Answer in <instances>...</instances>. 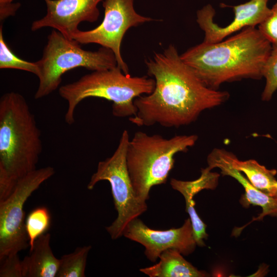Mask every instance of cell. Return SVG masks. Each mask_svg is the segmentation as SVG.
<instances>
[{
	"mask_svg": "<svg viewBox=\"0 0 277 277\" xmlns=\"http://www.w3.org/2000/svg\"><path fill=\"white\" fill-rule=\"evenodd\" d=\"M145 64L148 74L154 77L155 87L151 93L134 100L137 111L129 120L138 126L187 125L204 110L221 105L229 97L228 92L207 86L182 60L172 44L146 60Z\"/></svg>",
	"mask_w": 277,
	"mask_h": 277,
	"instance_id": "obj_1",
	"label": "cell"
},
{
	"mask_svg": "<svg viewBox=\"0 0 277 277\" xmlns=\"http://www.w3.org/2000/svg\"><path fill=\"white\" fill-rule=\"evenodd\" d=\"M272 48L258 28L248 27L225 41L203 42L180 57L207 86L217 89L225 82L261 78Z\"/></svg>",
	"mask_w": 277,
	"mask_h": 277,
	"instance_id": "obj_2",
	"label": "cell"
},
{
	"mask_svg": "<svg viewBox=\"0 0 277 277\" xmlns=\"http://www.w3.org/2000/svg\"><path fill=\"white\" fill-rule=\"evenodd\" d=\"M43 145L41 132L25 97L9 92L0 99V201L17 182L36 169Z\"/></svg>",
	"mask_w": 277,
	"mask_h": 277,
	"instance_id": "obj_3",
	"label": "cell"
},
{
	"mask_svg": "<svg viewBox=\"0 0 277 277\" xmlns=\"http://www.w3.org/2000/svg\"><path fill=\"white\" fill-rule=\"evenodd\" d=\"M154 87V78L126 74L117 66L84 75L74 82L61 86L58 93L67 103L65 122L72 125L75 122L74 113L78 105L89 97L112 102V112L116 117L134 116L137 109L134 100L151 93Z\"/></svg>",
	"mask_w": 277,
	"mask_h": 277,
	"instance_id": "obj_4",
	"label": "cell"
},
{
	"mask_svg": "<svg viewBox=\"0 0 277 277\" xmlns=\"http://www.w3.org/2000/svg\"><path fill=\"white\" fill-rule=\"evenodd\" d=\"M195 134L165 138L159 134L136 132L130 139L126 154L129 175L136 196L146 201L151 188L165 184L174 164V156L195 144Z\"/></svg>",
	"mask_w": 277,
	"mask_h": 277,
	"instance_id": "obj_5",
	"label": "cell"
},
{
	"mask_svg": "<svg viewBox=\"0 0 277 277\" xmlns=\"http://www.w3.org/2000/svg\"><path fill=\"white\" fill-rule=\"evenodd\" d=\"M80 44L56 30L51 31L41 58L35 62L38 85L34 98L44 97L56 90L63 75L70 70L83 67L94 71L117 66L115 55L111 49L102 47L96 51L86 50Z\"/></svg>",
	"mask_w": 277,
	"mask_h": 277,
	"instance_id": "obj_6",
	"label": "cell"
},
{
	"mask_svg": "<svg viewBox=\"0 0 277 277\" xmlns=\"http://www.w3.org/2000/svg\"><path fill=\"white\" fill-rule=\"evenodd\" d=\"M129 141L128 132L124 130L113 154L98 163L87 185L88 189L92 190L100 181L110 183L117 216L106 229L113 240L123 235L127 224L147 209L146 202L136 196L129 175L126 154Z\"/></svg>",
	"mask_w": 277,
	"mask_h": 277,
	"instance_id": "obj_7",
	"label": "cell"
},
{
	"mask_svg": "<svg viewBox=\"0 0 277 277\" xmlns=\"http://www.w3.org/2000/svg\"><path fill=\"white\" fill-rule=\"evenodd\" d=\"M54 173L51 166L34 170L18 180L10 195L0 201V260L18 254L29 246L25 228V203Z\"/></svg>",
	"mask_w": 277,
	"mask_h": 277,
	"instance_id": "obj_8",
	"label": "cell"
},
{
	"mask_svg": "<svg viewBox=\"0 0 277 277\" xmlns=\"http://www.w3.org/2000/svg\"><path fill=\"white\" fill-rule=\"evenodd\" d=\"M103 6L104 17L102 23L92 30H78L73 33L72 39L81 44H97L111 49L115 55L117 66L125 74H129L121 51L123 37L130 28L154 19L137 13L134 0H103Z\"/></svg>",
	"mask_w": 277,
	"mask_h": 277,
	"instance_id": "obj_9",
	"label": "cell"
},
{
	"mask_svg": "<svg viewBox=\"0 0 277 277\" xmlns=\"http://www.w3.org/2000/svg\"><path fill=\"white\" fill-rule=\"evenodd\" d=\"M123 235L144 246L145 255L152 262L168 249H174L188 255L197 245L190 218L180 228L160 230L149 228L137 217L127 224Z\"/></svg>",
	"mask_w": 277,
	"mask_h": 277,
	"instance_id": "obj_10",
	"label": "cell"
},
{
	"mask_svg": "<svg viewBox=\"0 0 277 277\" xmlns=\"http://www.w3.org/2000/svg\"><path fill=\"white\" fill-rule=\"evenodd\" d=\"M268 0H250L235 6H230L234 12L233 21L229 25L220 27L213 21L215 10L210 5L204 6L196 12V22L204 32L203 42L213 44L220 42L227 36L243 29L255 27L270 14Z\"/></svg>",
	"mask_w": 277,
	"mask_h": 277,
	"instance_id": "obj_11",
	"label": "cell"
},
{
	"mask_svg": "<svg viewBox=\"0 0 277 277\" xmlns=\"http://www.w3.org/2000/svg\"><path fill=\"white\" fill-rule=\"evenodd\" d=\"M46 13L34 21L31 29L35 31L51 27L66 37L72 39V35L79 29L83 22L93 23L99 17L98 4L103 0H44Z\"/></svg>",
	"mask_w": 277,
	"mask_h": 277,
	"instance_id": "obj_12",
	"label": "cell"
},
{
	"mask_svg": "<svg viewBox=\"0 0 277 277\" xmlns=\"http://www.w3.org/2000/svg\"><path fill=\"white\" fill-rule=\"evenodd\" d=\"M229 152L215 149L208 156V168H218L223 175H228L237 180L244 187L245 194L242 203L245 206L252 205L262 208V212L253 221L262 220L265 216L277 218V202L271 196L255 188L241 172L234 169L229 159Z\"/></svg>",
	"mask_w": 277,
	"mask_h": 277,
	"instance_id": "obj_13",
	"label": "cell"
},
{
	"mask_svg": "<svg viewBox=\"0 0 277 277\" xmlns=\"http://www.w3.org/2000/svg\"><path fill=\"white\" fill-rule=\"evenodd\" d=\"M50 239V234L46 233L35 241L29 255L21 261L23 277L56 276L60 259L52 252Z\"/></svg>",
	"mask_w": 277,
	"mask_h": 277,
	"instance_id": "obj_14",
	"label": "cell"
},
{
	"mask_svg": "<svg viewBox=\"0 0 277 277\" xmlns=\"http://www.w3.org/2000/svg\"><path fill=\"white\" fill-rule=\"evenodd\" d=\"M177 250L168 249L160 255L158 263L140 271L150 277H204L207 274L199 270Z\"/></svg>",
	"mask_w": 277,
	"mask_h": 277,
	"instance_id": "obj_15",
	"label": "cell"
},
{
	"mask_svg": "<svg viewBox=\"0 0 277 277\" xmlns=\"http://www.w3.org/2000/svg\"><path fill=\"white\" fill-rule=\"evenodd\" d=\"M229 159L232 166L243 172L250 183L261 191L271 195L273 187L276 182L275 169H268L254 160L242 161L229 152Z\"/></svg>",
	"mask_w": 277,
	"mask_h": 277,
	"instance_id": "obj_16",
	"label": "cell"
},
{
	"mask_svg": "<svg viewBox=\"0 0 277 277\" xmlns=\"http://www.w3.org/2000/svg\"><path fill=\"white\" fill-rule=\"evenodd\" d=\"M90 245L78 247L60 259L57 277H85L87 258Z\"/></svg>",
	"mask_w": 277,
	"mask_h": 277,
	"instance_id": "obj_17",
	"label": "cell"
},
{
	"mask_svg": "<svg viewBox=\"0 0 277 277\" xmlns=\"http://www.w3.org/2000/svg\"><path fill=\"white\" fill-rule=\"evenodd\" d=\"M51 221L50 212L46 207H37L29 213L25 221V228L30 251L33 249L35 241L49 229Z\"/></svg>",
	"mask_w": 277,
	"mask_h": 277,
	"instance_id": "obj_18",
	"label": "cell"
},
{
	"mask_svg": "<svg viewBox=\"0 0 277 277\" xmlns=\"http://www.w3.org/2000/svg\"><path fill=\"white\" fill-rule=\"evenodd\" d=\"M0 69H14L28 71L37 76L38 68L35 62L19 58L10 49L4 40L3 27H0Z\"/></svg>",
	"mask_w": 277,
	"mask_h": 277,
	"instance_id": "obj_19",
	"label": "cell"
},
{
	"mask_svg": "<svg viewBox=\"0 0 277 277\" xmlns=\"http://www.w3.org/2000/svg\"><path fill=\"white\" fill-rule=\"evenodd\" d=\"M263 77L265 78L266 83L262 94V100L269 101L277 90V47H272L264 66Z\"/></svg>",
	"mask_w": 277,
	"mask_h": 277,
	"instance_id": "obj_20",
	"label": "cell"
},
{
	"mask_svg": "<svg viewBox=\"0 0 277 277\" xmlns=\"http://www.w3.org/2000/svg\"><path fill=\"white\" fill-rule=\"evenodd\" d=\"M258 26L260 32L272 46L277 47V2L271 8L268 16Z\"/></svg>",
	"mask_w": 277,
	"mask_h": 277,
	"instance_id": "obj_21",
	"label": "cell"
},
{
	"mask_svg": "<svg viewBox=\"0 0 277 277\" xmlns=\"http://www.w3.org/2000/svg\"><path fill=\"white\" fill-rule=\"evenodd\" d=\"M18 254L0 260L1 277H23L22 263Z\"/></svg>",
	"mask_w": 277,
	"mask_h": 277,
	"instance_id": "obj_22",
	"label": "cell"
},
{
	"mask_svg": "<svg viewBox=\"0 0 277 277\" xmlns=\"http://www.w3.org/2000/svg\"><path fill=\"white\" fill-rule=\"evenodd\" d=\"M19 3H11L7 4H0V21H4L8 17L15 15L20 8Z\"/></svg>",
	"mask_w": 277,
	"mask_h": 277,
	"instance_id": "obj_23",
	"label": "cell"
},
{
	"mask_svg": "<svg viewBox=\"0 0 277 277\" xmlns=\"http://www.w3.org/2000/svg\"><path fill=\"white\" fill-rule=\"evenodd\" d=\"M270 196L272 197L277 202V181L273 187Z\"/></svg>",
	"mask_w": 277,
	"mask_h": 277,
	"instance_id": "obj_24",
	"label": "cell"
},
{
	"mask_svg": "<svg viewBox=\"0 0 277 277\" xmlns=\"http://www.w3.org/2000/svg\"><path fill=\"white\" fill-rule=\"evenodd\" d=\"M14 0H0V4H7L13 3Z\"/></svg>",
	"mask_w": 277,
	"mask_h": 277,
	"instance_id": "obj_25",
	"label": "cell"
}]
</instances>
